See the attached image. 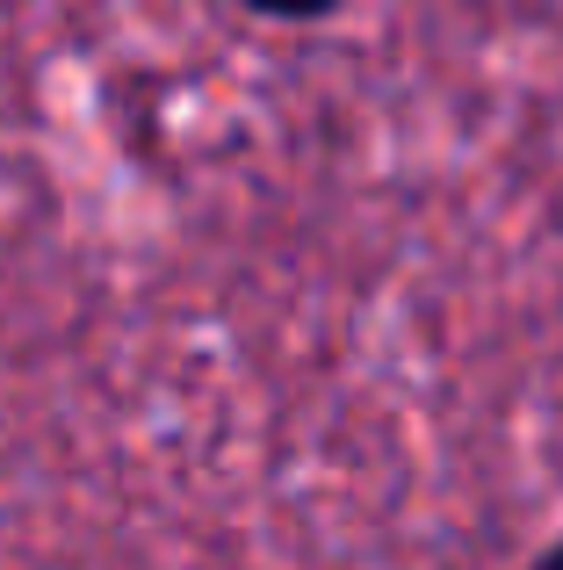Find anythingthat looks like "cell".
I'll return each instance as SVG.
<instances>
[{
  "instance_id": "6da1fadb",
  "label": "cell",
  "mask_w": 563,
  "mask_h": 570,
  "mask_svg": "<svg viewBox=\"0 0 563 570\" xmlns=\"http://www.w3.org/2000/svg\"><path fill=\"white\" fill-rule=\"evenodd\" d=\"M246 8H260V14H325V8H339V0H246Z\"/></svg>"
}]
</instances>
